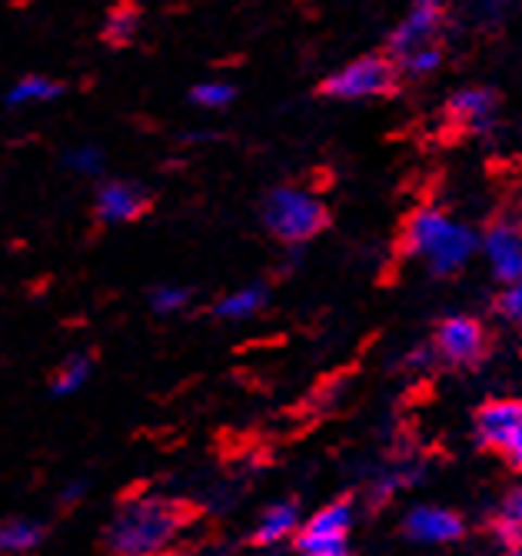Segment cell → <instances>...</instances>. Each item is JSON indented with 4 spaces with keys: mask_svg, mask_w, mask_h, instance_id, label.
<instances>
[{
    "mask_svg": "<svg viewBox=\"0 0 522 556\" xmlns=\"http://www.w3.org/2000/svg\"><path fill=\"white\" fill-rule=\"evenodd\" d=\"M480 247H483V237L473 227L453 220L440 207L412 211V217L406 220V230H403V250L409 257L423 261L430 267V274H436V277L459 274L476 257Z\"/></svg>",
    "mask_w": 522,
    "mask_h": 556,
    "instance_id": "1",
    "label": "cell"
},
{
    "mask_svg": "<svg viewBox=\"0 0 522 556\" xmlns=\"http://www.w3.org/2000/svg\"><path fill=\"white\" fill-rule=\"evenodd\" d=\"M187 523V510L167 496H133L107 523L114 556H161Z\"/></svg>",
    "mask_w": 522,
    "mask_h": 556,
    "instance_id": "2",
    "label": "cell"
},
{
    "mask_svg": "<svg viewBox=\"0 0 522 556\" xmlns=\"http://www.w3.org/2000/svg\"><path fill=\"white\" fill-rule=\"evenodd\" d=\"M327 204L303 187H277L264 200V227L283 243H306L327 227Z\"/></svg>",
    "mask_w": 522,
    "mask_h": 556,
    "instance_id": "3",
    "label": "cell"
},
{
    "mask_svg": "<svg viewBox=\"0 0 522 556\" xmlns=\"http://www.w3.org/2000/svg\"><path fill=\"white\" fill-rule=\"evenodd\" d=\"M393 87V64L386 58H359L323 80V93L336 100H370Z\"/></svg>",
    "mask_w": 522,
    "mask_h": 556,
    "instance_id": "4",
    "label": "cell"
},
{
    "mask_svg": "<svg viewBox=\"0 0 522 556\" xmlns=\"http://www.w3.org/2000/svg\"><path fill=\"white\" fill-rule=\"evenodd\" d=\"M433 350H436V357H443L453 367H473L486 353V327L476 317H466V314L446 317L436 327Z\"/></svg>",
    "mask_w": 522,
    "mask_h": 556,
    "instance_id": "5",
    "label": "cell"
},
{
    "mask_svg": "<svg viewBox=\"0 0 522 556\" xmlns=\"http://www.w3.org/2000/svg\"><path fill=\"white\" fill-rule=\"evenodd\" d=\"M443 8H446V0H412L406 17L396 24L393 37H390V50L396 61L412 54V50L433 43V37L443 24Z\"/></svg>",
    "mask_w": 522,
    "mask_h": 556,
    "instance_id": "6",
    "label": "cell"
},
{
    "mask_svg": "<svg viewBox=\"0 0 522 556\" xmlns=\"http://www.w3.org/2000/svg\"><path fill=\"white\" fill-rule=\"evenodd\" d=\"M483 254L493 270V277L509 287L522 280V224H493L483 233Z\"/></svg>",
    "mask_w": 522,
    "mask_h": 556,
    "instance_id": "7",
    "label": "cell"
},
{
    "mask_svg": "<svg viewBox=\"0 0 522 556\" xmlns=\"http://www.w3.org/2000/svg\"><path fill=\"white\" fill-rule=\"evenodd\" d=\"M403 533L412 543H423V546H446L462 540L466 533V520L446 507H412L403 517Z\"/></svg>",
    "mask_w": 522,
    "mask_h": 556,
    "instance_id": "8",
    "label": "cell"
},
{
    "mask_svg": "<svg viewBox=\"0 0 522 556\" xmlns=\"http://www.w3.org/2000/svg\"><path fill=\"white\" fill-rule=\"evenodd\" d=\"M476 440L489 450H506L509 440L522 430V400H493L476 410Z\"/></svg>",
    "mask_w": 522,
    "mask_h": 556,
    "instance_id": "9",
    "label": "cell"
},
{
    "mask_svg": "<svg viewBox=\"0 0 522 556\" xmlns=\"http://www.w3.org/2000/svg\"><path fill=\"white\" fill-rule=\"evenodd\" d=\"M93 207L103 224H133L147 211V193L130 180H107L100 184Z\"/></svg>",
    "mask_w": 522,
    "mask_h": 556,
    "instance_id": "10",
    "label": "cell"
},
{
    "mask_svg": "<svg viewBox=\"0 0 522 556\" xmlns=\"http://www.w3.org/2000/svg\"><path fill=\"white\" fill-rule=\"evenodd\" d=\"M449 117L466 130H489L496 117V97L483 87H462L449 97Z\"/></svg>",
    "mask_w": 522,
    "mask_h": 556,
    "instance_id": "11",
    "label": "cell"
},
{
    "mask_svg": "<svg viewBox=\"0 0 522 556\" xmlns=\"http://www.w3.org/2000/svg\"><path fill=\"white\" fill-rule=\"evenodd\" d=\"M300 527L303 523H300V507H296V503H290V500L273 503V507L264 517H259V523L253 530V543L256 546H277L283 540H296Z\"/></svg>",
    "mask_w": 522,
    "mask_h": 556,
    "instance_id": "12",
    "label": "cell"
},
{
    "mask_svg": "<svg viewBox=\"0 0 522 556\" xmlns=\"http://www.w3.org/2000/svg\"><path fill=\"white\" fill-rule=\"evenodd\" d=\"M300 530H306L313 536H346L349 540V530H353V503L349 500L327 503V507L313 514Z\"/></svg>",
    "mask_w": 522,
    "mask_h": 556,
    "instance_id": "13",
    "label": "cell"
},
{
    "mask_svg": "<svg viewBox=\"0 0 522 556\" xmlns=\"http://www.w3.org/2000/svg\"><path fill=\"white\" fill-rule=\"evenodd\" d=\"M264 307H267V290L259 283H253V287H240V290H230L227 296H220L217 300V317H224V320H250Z\"/></svg>",
    "mask_w": 522,
    "mask_h": 556,
    "instance_id": "14",
    "label": "cell"
},
{
    "mask_svg": "<svg viewBox=\"0 0 522 556\" xmlns=\"http://www.w3.org/2000/svg\"><path fill=\"white\" fill-rule=\"evenodd\" d=\"M61 97V84H54L50 77L30 74L11 84L8 90V108H30V104H47V100Z\"/></svg>",
    "mask_w": 522,
    "mask_h": 556,
    "instance_id": "15",
    "label": "cell"
},
{
    "mask_svg": "<svg viewBox=\"0 0 522 556\" xmlns=\"http://www.w3.org/2000/svg\"><path fill=\"white\" fill-rule=\"evenodd\" d=\"M40 540H43L40 523H34V520H27V517H11V520L4 523V530H0V546H4V553H14V556L37 549Z\"/></svg>",
    "mask_w": 522,
    "mask_h": 556,
    "instance_id": "16",
    "label": "cell"
},
{
    "mask_svg": "<svg viewBox=\"0 0 522 556\" xmlns=\"http://www.w3.org/2000/svg\"><path fill=\"white\" fill-rule=\"evenodd\" d=\"M90 380V361L87 357H67L54 380H50V393L54 396H74L77 390H84V383Z\"/></svg>",
    "mask_w": 522,
    "mask_h": 556,
    "instance_id": "17",
    "label": "cell"
},
{
    "mask_svg": "<svg viewBox=\"0 0 522 556\" xmlns=\"http://www.w3.org/2000/svg\"><path fill=\"white\" fill-rule=\"evenodd\" d=\"M293 546H296V556H349L346 536H313V533L300 530Z\"/></svg>",
    "mask_w": 522,
    "mask_h": 556,
    "instance_id": "18",
    "label": "cell"
},
{
    "mask_svg": "<svg viewBox=\"0 0 522 556\" xmlns=\"http://www.w3.org/2000/svg\"><path fill=\"white\" fill-rule=\"evenodd\" d=\"M190 100L203 111H224L233 104V87L227 80H200L190 93Z\"/></svg>",
    "mask_w": 522,
    "mask_h": 556,
    "instance_id": "19",
    "label": "cell"
},
{
    "mask_svg": "<svg viewBox=\"0 0 522 556\" xmlns=\"http://www.w3.org/2000/svg\"><path fill=\"white\" fill-rule=\"evenodd\" d=\"M187 303H190V290H187V287L167 283V287H156V290L150 293V307H153V314H161V317L180 314V311L187 307Z\"/></svg>",
    "mask_w": 522,
    "mask_h": 556,
    "instance_id": "20",
    "label": "cell"
},
{
    "mask_svg": "<svg viewBox=\"0 0 522 556\" xmlns=\"http://www.w3.org/2000/svg\"><path fill=\"white\" fill-rule=\"evenodd\" d=\"M64 164L74 170V174H80V177H97L100 170H103V154L97 147H90V143H84V147H71L67 154H64Z\"/></svg>",
    "mask_w": 522,
    "mask_h": 556,
    "instance_id": "21",
    "label": "cell"
},
{
    "mask_svg": "<svg viewBox=\"0 0 522 556\" xmlns=\"http://www.w3.org/2000/svg\"><path fill=\"white\" fill-rule=\"evenodd\" d=\"M399 67H403L406 77H430L440 67V50H436V43L420 47V50H412V54L399 58Z\"/></svg>",
    "mask_w": 522,
    "mask_h": 556,
    "instance_id": "22",
    "label": "cell"
},
{
    "mask_svg": "<svg viewBox=\"0 0 522 556\" xmlns=\"http://www.w3.org/2000/svg\"><path fill=\"white\" fill-rule=\"evenodd\" d=\"M137 24H140L137 11H130V8H117V11H111L107 24H103V37L114 40V43H124V40H130V37L137 34Z\"/></svg>",
    "mask_w": 522,
    "mask_h": 556,
    "instance_id": "23",
    "label": "cell"
},
{
    "mask_svg": "<svg viewBox=\"0 0 522 556\" xmlns=\"http://www.w3.org/2000/svg\"><path fill=\"white\" fill-rule=\"evenodd\" d=\"M496 311L506 324L519 327L522 330V280L519 283H509L499 290V300H496Z\"/></svg>",
    "mask_w": 522,
    "mask_h": 556,
    "instance_id": "24",
    "label": "cell"
},
{
    "mask_svg": "<svg viewBox=\"0 0 522 556\" xmlns=\"http://www.w3.org/2000/svg\"><path fill=\"white\" fill-rule=\"evenodd\" d=\"M403 473H386V477H377L373 483V500H390L399 486H403Z\"/></svg>",
    "mask_w": 522,
    "mask_h": 556,
    "instance_id": "25",
    "label": "cell"
},
{
    "mask_svg": "<svg viewBox=\"0 0 522 556\" xmlns=\"http://www.w3.org/2000/svg\"><path fill=\"white\" fill-rule=\"evenodd\" d=\"M502 457L509 460V467H512V470H519V473H522V430L509 440V446L502 450Z\"/></svg>",
    "mask_w": 522,
    "mask_h": 556,
    "instance_id": "26",
    "label": "cell"
},
{
    "mask_svg": "<svg viewBox=\"0 0 522 556\" xmlns=\"http://www.w3.org/2000/svg\"><path fill=\"white\" fill-rule=\"evenodd\" d=\"M502 517H509V520H515V523L522 527V486H515V490L509 493L506 507H502Z\"/></svg>",
    "mask_w": 522,
    "mask_h": 556,
    "instance_id": "27",
    "label": "cell"
},
{
    "mask_svg": "<svg viewBox=\"0 0 522 556\" xmlns=\"http://www.w3.org/2000/svg\"><path fill=\"white\" fill-rule=\"evenodd\" d=\"M80 493H84V483H71V486H67V490L61 493V500H64V503H74V500H77Z\"/></svg>",
    "mask_w": 522,
    "mask_h": 556,
    "instance_id": "28",
    "label": "cell"
},
{
    "mask_svg": "<svg viewBox=\"0 0 522 556\" xmlns=\"http://www.w3.org/2000/svg\"><path fill=\"white\" fill-rule=\"evenodd\" d=\"M509 553H515V556H522V546H515V549H509Z\"/></svg>",
    "mask_w": 522,
    "mask_h": 556,
    "instance_id": "29",
    "label": "cell"
},
{
    "mask_svg": "<svg viewBox=\"0 0 522 556\" xmlns=\"http://www.w3.org/2000/svg\"><path fill=\"white\" fill-rule=\"evenodd\" d=\"M506 556H515V553H506Z\"/></svg>",
    "mask_w": 522,
    "mask_h": 556,
    "instance_id": "30",
    "label": "cell"
}]
</instances>
